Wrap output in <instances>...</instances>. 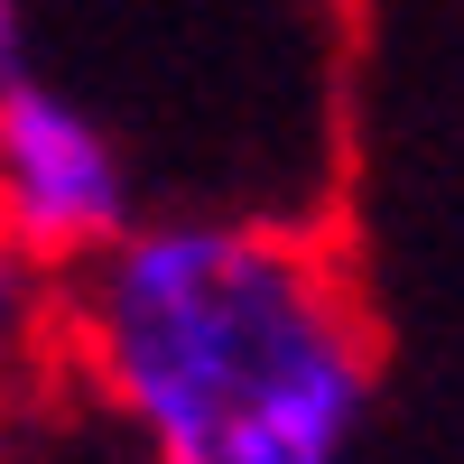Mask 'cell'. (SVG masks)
I'll use <instances>...</instances> for the list:
<instances>
[{"mask_svg":"<svg viewBox=\"0 0 464 464\" xmlns=\"http://www.w3.org/2000/svg\"><path fill=\"white\" fill-rule=\"evenodd\" d=\"M140 214H149V186L111 111L74 93L65 74H47V56L0 74V223L37 260L84 269Z\"/></svg>","mask_w":464,"mask_h":464,"instance_id":"7a4b0ae2","label":"cell"},{"mask_svg":"<svg viewBox=\"0 0 464 464\" xmlns=\"http://www.w3.org/2000/svg\"><path fill=\"white\" fill-rule=\"evenodd\" d=\"M65 353V269L37 260L10 223H0V391L37 381Z\"/></svg>","mask_w":464,"mask_h":464,"instance_id":"3957f363","label":"cell"},{"mask_svg":"<svg viewBox=\"0 0 464 464\" xmlns=\"http://www.w3.org/2000/svg\"><path fill=\"white\" fill-rule=\"evenodd\" d=\"M65 353L149 464H353L381 391L325 242L232 205H149L65 269Z\"/></svg>","mask_w":464,"mask_h":464,"instance_id":"6da1fadb","label":"cell"},{"mask_svg":"<svg viewBox=\"0 0 464 464\" xmlns=\"http://www.w3.org/2000/svg\"><path fill=\"white\" fill-rule=\"evenodd\" d=\"M37 65V0H0V74Z\"/></svg>","mask_w":464,"mask_h":464,"instance_id":"277c9868","label":"cell"},{"mask_svg":"<svg viewBox=\"0 0 464 464\" xmlns=\"http://www.w3.org/2000/svg\"><path fill=\"white\" fill-rule=\"evenodd\" d=\"M0 464H19V455H10V428H0Z\"/></svg>","mask_w":464,"mask_h":464,"instance_id":"5b68a950","label":"cell"}]
</instances>
